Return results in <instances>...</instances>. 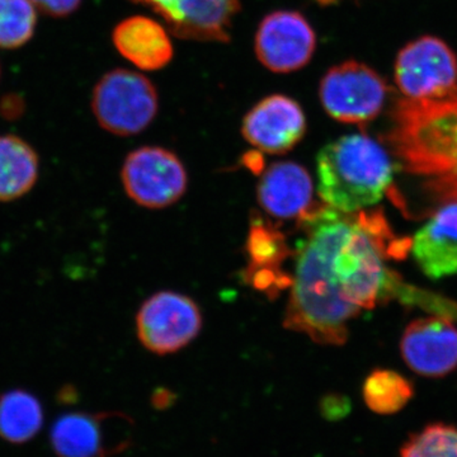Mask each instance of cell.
I'll return each mask as SVG.
<instances>
[{
    "mask_svg": "<svg viewBox=\"0 0 457 457\" xmlns=\"http://www.w3.org/2000/svg\"><path fill=\"white\" fill-rule=\"evenodd\" d=\"M173 404V394L167 392V390H159L153 396V407L155 409H163L170 407Z\"/></svg>",
    "mask_w": 457,
    "mask_h": 457,
    "instance_id": "cell-23",
    "label": "cell"
},
{
    "mask_svg": "<svg viewBox=\"0 0 457 457\" xmlns=\"http://www.w3.org/2000/svg\"><path fill=\"white\" fill-rule=\"evenodd\" d=\"M305 114L294 99L275 95L264 98L246 114L243 137L254 147L269 154H284L303 139Z\"/></svg>",
    "mask_w": 457,
    "mask_h": 457,
    "instance_id": "cell-11",
    "label": "cell"
},
{
    "mask_svg": "<svg viewBox=\"0 0 457 457\" xmlns=\"http://www.w3.org/2000/svg\"><path fill=\"white\" fill-rule=\"evenodd\" d=\"M92 110L111 134L130 137L145 130L158 112V95L147 78L116 69L102 77L93 90Z\"/></svg>",
    "mask_w": 457,
    "mask_h": 457,
    "instance_id": "cell-4",
    "label": "cell"
},
{
    "mask_svg": "<svg viewBox=\"0 0 457 457\" xmlns=\"http://www.w3.org/2000/svg\"><path fill=\"white\" fill-rule=\"evenodd\" d=\"M37 153L14 135L0 137V204L12 203L29 194L38 179Z\"/></svg>",
    "mask_w": 457,
    "mask_h": 457,
    "instance_id": "cell-16",
    "label": "cell"
},
{
    "mask_svg": "<svg viewBox=\"0 0 457 457\" xmlns=\"http://www.w3.org/2000/svg\"><path fill=\"white\" fill-rule=\"evenodd\" d=\"M409 251L427 278L440 279L457 273V200L444 204L417 231Z\"/></svg>",
    "mask_w": 457,
    "mask_h": 457,
    "instance_id": "cell-13",
    "label": "cell"
},
{
    "mask_svg": "<svg viewBox=\"0 0 457 457\" xmlns=\"http://www.w3.org/2000/svg\"><path fill=\"white\" fill-rule=\"evenodd\" d=\"M42 13L53 17H65L79 8L82 0H31Z\"/></svg>",
    "mask_w": 457,
    "mask_h": 457,
    "instance_id": "cell-22",
    "label": "cell"
},
{
    "mask_svg": "<svg viewBox=\"0 0 457 457\" xmlns=\"http://www.w3.org/2000/svg\"><path fill=\"white\" fill-rule=\"evenodd\" d=\"M31 0H0V47L17 49L31 40L36 27Z\"/></svg>",
    "mask_w": 457,
    "mask_h": 457,
    "instance_id": "cell-19",
    "label": "cell"
},
{
    "mask_svg": "<svg viewBox=\"0 0 457 457\" xmlns=\"http://www.w3.org/2000/svg\"><path fill=\"white\" fill-rule=\"evenodd\" d=\"M113 416L86 411L62 414L51 427V449L57 457H112L122 453L131 441L110 437L107 426Z\"/></svg>",
    "mask_w": 457,
    "mask_h": 457,
    "instance_id": "cell-12",
    "label": "cell"
},
{
    "mask_svg": "<svg viewBox=\"0 0 457 457\" xmlns=\"http://www.w3.org/2000/svg\"><path fill=\"white\" fill-rule=\"evenodd\" d=\"M59 399L62 403H74L77 399V394H75L73 387H64L59 394Z\"/></svg>",
    "mask_w": 457,
    "mask_h": 457,
    "instance_id": "cell-24",
    "label": "cell"
},
{
    "mask_svg": "<svg viewBox=\"0 0 457 457\" xmlns=\"http://www.w3.org/2000/svg\"><path fill=\"white\" fill-rule=\"evenodd\" d=\"M203 328V314L191 297L173 291L150 296L137 314V333L141 345L164 356L182 350Z\"/></svg>",
    "mask_w": 457,
    "mask_h": 457,
    "instance_id": "cell-8",
    "label": "cell"
},
{
    "mask_svg": "<svg viewBox=\"0 0 457 457\" xmlns=\"http://www.w3.org/2000/svg\"><path fill=\"white\" fill-rule=\"evenodd\" d=\"M319 95L328 114L337 121L365 125L383 110L387 86L374 69L347 62L324 75Z\"/></svg>",
    "mask_w": 457,
    "mask_h": 457,
    "instance_id": "cell-6",
    "label": "cell"
},
{
    "mask_svg": "<svg viewBox=\"0 0 457 457\" xmlns=\"http://www.w3.org/2000/svg\"><path fill=\"white\" fill-rule=\"evenodd\" d=\"M306 237L297 252L285 327L324 345H342L352 319L392 302L402 278L385 260L404 254L411 240L394 239L378 215L326 207L303 213Z\"/></svg>",
    "mask_w": 457,
    "mask_h": 457,
    "instance_id": "cell-1",
    "label": "cell"
},
{
    "mask_svg": "<svg viewBox=\"0 0 457 457\" xmlns=\"http://www.w3.org/2000/svg\"><path fill=\"white\" fill-rule=\"evenodd\" d=\"M134 2H143V3H146L147 0H134Z\"/></svg>",
    "mask_w": 457,
    "mask_h": 457,
    "instance_id": "cell-25",
    "label": "cell"
},
{
    "mask_svg": "<svg viewBox=\"0 0 457 457\" xmlns=\"http://www.w3.org/2000/svg\"><path fill=\"white\" fill-rule=\"evenodd\" d=\"M413 395L411 381L392 370H375L362 386L366 407L380 416L398 413Z\"/></svg>",
    "mask_w": 457,
    "mask_h": 457,
    "instance_id": "cell-18",
    "label": "cell"
},
{
    "mask_svg": "<svg viewBox=\"0 0 457 457\" xmlns=\"http://www.w3.org/2000/svg\"><path fill=\"white\" fill-rule=\"evenodd\" d=\"M315 44V33L302 14L279 11L262 21L255 36V53L270 71L290 73L311 62Z\"/></svg>",
    "mask_w": 457,
    "mask_h": 457,
    "instance_id": "cell-9",
    "label": "cell"
},
{
    "mask_svg": "<svg viewBox=\"0 0 457 457\" xmlns=\"http://www.w3.org/2000/svg\"><path fill=\"white\" fill-rule=\"evenodd\" d=\"M312 179L303 165L278 162L264 171L258 183L257 200L262 209L278 219L303 216L312 200Z\"/></svg>",
    "mask_w": 457,
    "mask_h": 457,
    "instance_id": "cell-14",
    "label": "cell"
},
{
    "mask_svg": "<svg viewBox=\"0 0 457 457\" xmlns=\"http://www.w3.org/2000/svg\"><path fill=\"white\" fill-rule=\"evenodd\" d=\"M403 360L416 374L441 378L457 366V329L440 317L416 319L405 328L400 341Z\"/></svg>",
    "mask_w": 457,
    "mask_h": 457,
    "instance_id": "cell-10",
    "label": "cell"
},
{
    "mask_svg": "<svg viewBox=\"0 0 457 457\" xmlns=\"http://www.w3.org/2000/svg\"><path fill=\"white\" fill-rule=\"evenodd\" d=\"M126 195L146 209H165L186 194L187 171L179 156L158 146L134 150L121 171Z\"/></svg>",
    "mask_w": 457,
    "mask_h": 457,
    "instance_id": "cell-7",
    "label": "cell"
},
{
    "mask_svg": "<svg viewBox=\"0 0 457 457\" xmlns=\"http://www.w3.org/2000/svg\"><path fill=\"white\" fill-rule=\"evenodd\" d=\"M318 192L328 207L354 213L378 204L393 185L390 155L365 134L328 144L317 156Z\"/></svg>",
    "mask_w": 457,
    "mask_h": 457,
    "instance_id": "cell-3",
    "label": "cell"
},
{
    "mask_svg": "<svg viewBox=\"0 0 457 457\" xmlns=\"http://www.w3.org/2000/svg\"><path fill=\"white\" fill-rule=\"evenodd\" d=\"M321 417L330 422H337L347 417L351 411V403L347 396L339 394H328L319 404Z\"/></svg>",
    "mask_w": 457,
    "mask_h": 457,
    "instance_id": "cell-21",
    "label": "cell"
},
{
    "mask_svg": "<svg viewBox=\"0 0 457 457\" xmlns=\"http://www.w3.org/2000/svg\"><path fill=\"white\" fill-rule=\"evenodd\" d=\"M113 44L123 57L143 71L164 68L173 46L163 27L146 17H132L114 29Z\"/></svg>",
    "mask_w": 457,
    "mask_h": 457,
    "instance_id": "cell-15",
    "label": "cell"
},
{
    "mask_svg": "<svg viewBox=\"0 0 457 457\" xmlns=\"http://www.w3.org/2000/svg\"><path fill=\"white\" fill-rule=\"evenodd\" d=\"M45 422L42 403L25 389H12L0 395V438L11 445L29 444L37 437Z\"/></svg>",
    "mask_w": 457,
    "mask_h": 457,
    "instance_id": "cell-17",
    "label": "cell"
},
{
    "mask_svg": "<svg viewBox=\"0 0 457 457\" xmlns=\"http://www.w3.org/2000/svg\"><path fill=\"white\" fill-rule=\"evenodd\" d=\"M395 82L409 101H441L457 96V57L433 36L409 42L395 62Z\"/></svg>",
    "mask_w": 457,
    "mask_h": 457,
    "instance_id": "cell-5",
    "label": "cell"
},
{
    "mask_svg": "<svg viewBox=\"0 0 457 457\" xmlns=\"http://www.w3.org/2000/svg\"><path fill=\"white\" fill-rule=\"evenodd\" d=\"M387 140L408 171L441 197L457 200V96L402 99L394 108Z\"/></svg>",
    "mask_w": 457,
    "mask_h": 457,
    "instance_id": "cell-2",
    "label": "cell"
},
{
    "mask_svg": "<svg viewBox=\"0 0 457 457\" xmlns=\"http://www.w3.org/2000/svg\"><path fill=\"white\" fill-rule=\"evenodd\" d=\"M399 457H457V427L427 426L405 442Z\"/></svg>",
    "mask_w": 457,
    "mask_h": 457,
    "instance_id": "cell-20",
    "label": "cell"
}]
</instances>
